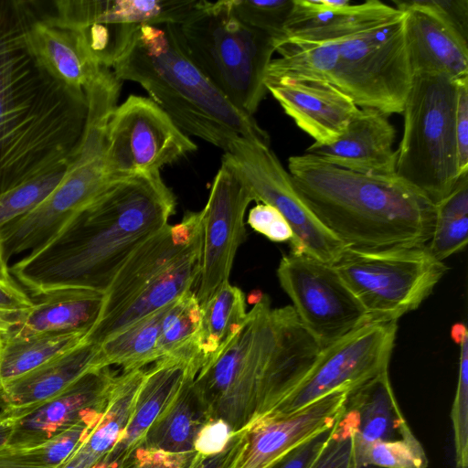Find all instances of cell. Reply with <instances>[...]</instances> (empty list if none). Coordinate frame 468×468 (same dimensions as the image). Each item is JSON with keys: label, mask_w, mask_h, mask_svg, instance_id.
Here are the masks:
<instances>
[{"label": "cell", "mask_w": 468, "mask_h": 468, "mask_svg": "<svg viewBox=\"0 0 468 468\" xmlns=\"http://www.w3.org/2000/svg\"><path fill=\"white\" fill-rule=\"evenodd\" d=\"M42 11L36 1L0 0V194L67 161L85 127V92L51 76L29 46Z\"/></svg>", "instance_id": "cell-1"}, {"label": "cell", "mask_w": 468, "mask_h": 468, "mask_svg": "<svg viewBox=\"0 0 468 468\" xmlns=\"http://www.w3.org/2000/svg\"><path fill=\"white\" fill-rule=\"evenodd\" d=\"M175 208L176 197L160 171L113 180L9 271L35 296L67 288L105 292L131 255L168 224Z\"/></svg>", "instance_id": "cell-2"}, {"label": "cell", "mask_w": 468, "mask_h": 468, "mask_svg": "<svg viewBox=\"0 0 468 468\" xmlns=\"http://www.w3.org/2000/svg\"><path fill=\"white\" fill-rule=\"evenodd\" d=\"M320 351L292 305L272 308L261 295L239 333L195 382L212 418L235 432L287 394Z\"/></svg>", "instance_id": "cell-3"}, {"label": "cell", "mask_w": 468, "mask_h": 468, "mask_svg": "<svg viewBox=\"0 0 468 468\" xmlns=\"http://www.w3.org/2000/svg\"><path fill=\"white\" fill-rule=\"evenodd\" d=\"M288 172L310 209L346 248H412L431 239L435 204L397 176L361 174L308 154L289 157Z\"/></svg>", "instance_id": "cell-4"}, {"label": "cell", "mask_w": 468, "mask_h": 468, "mask_svg": "<svg viewBox=\"0 0 468 468\" xmlns=\"http://www.w3.org/2000/svg\"><path fill=\"white\" fill-rule=\"evenodd\" d=\"M111 69L144 89L188 136L224 152L240 138L270 144L254 117L233 105L193 60L176 24L135 27Z\"/></svg>", "instance_id": "cell-5"}, {"label": "cell", "mask_w": 468, "mask_h": 468, "mask_svg": "<svg viewBox=\"0 0 468 468\" xmlns=\"http://www.w3.org/2000/svg\"><path fill=\"white\" fill-rule=\"evenodd\" d=\"M122 84L105 71L85 89V127L61 181L36 208L0 230L6 261L42 247L112 182L106 170L107 126Z\"/></svg>", "instance_id": "cell-6"}, {"label": "cell", "mask_w": 468, "mask_h": 468, "mask_svg": "<svg viewBox=\"0 0 468 468\" xmlns=\"http://www.w3.org/2000/svg\"><path fill=\"white\" fill-rule=\"evenodd\" d=\"M177 29L187 52L213 84L253 116L268 92L273 39L242 22L231 0H197Z\"/></svg>", "instance_id": "cell-7"}, {"label": "cell", "mask_w": 468, "mask_h": 468, "mask_svg": "<svg viewBox=\"0 0 468 468\" xmlns=\"http://www.w3.org/2000/svg\"><path fill=\"white\" fill-rule=\"evenodd\" d=\"M458 80L414 76L402 112L396 176L434 204L452 192L463 175L455 134Z\"/></svg>", "instance_id": "cell-8"}, {"label": "cell", "mask_w": 468, "mask_h": 468, "mask_svg": "<svg viewBox=\"0 0 468 468\" xmlns=\"http://www.w3.org/2000/svg\"><path fill=\"white\" fill-rule=\"evenodd\" d=\"M335 41L337 59L332 85L360 109L402 113L413 79L406 13L387 5Z\"/></svg>", "instance_id": "cell-9"}, {"label": "cell", "mask_w": 468, "mask_h": 468, "mask_svg": "<svg viewBox=\"0 0 468 468\" xmlns=\"http://www.w3.org/2000/svg\"><path fill=\"white\" fill-rule=\"evenodd\" d=\"M369 323L396 322L418 308L447 271L426 246L367 250L345 248L332 263Z\"/></svg>", "instance_id": "cell-10"}, {"label": "cell", "mask_w": 468, "mask_h": 468, "mask_svg": "<svg viewBox=\"0 0 468 468\" xmlns=\"http://www.w3.org/2000/svg\"><path fill=\"white\" fill-rule=\"evenodd\" d=\"M222 158L235 167L254 201L273 207L286 219L293 233L292 253L332 264L346 248L310 209L268 144L240 138Z\"/></svg>", "instance_id": "cell-11"}, {"label": "cell", "mask_w": 468, "mask_h": 468, "mask_svg": "<svg viewBox=\"0 0 468 468\" xmlns=\"http://www.w3.org/2000/svg\"><path fill=\"white\" fill-rule=\"evenodd\" d=\"M396 333V322L367 323L321 349L297 384L261 417L291 415L333 392L350 391L388 370Z\"/></svg>", "instance_id": "cell-12"}, {"label": "cell", "mask_w": 468, "mask_h": 468, "mask_svg": "<svg viewBox=\"0 0 468 468\" xmlns=\"http://www.w3.org/2000/svg\"><path fill=\"white\" fill-rule=\"evenodd\" d=\"M197 149V144L150 98L130 95L111 113L106 170L112 181L160 171Z\"/></svg>", "instance_id": "cell-13"}, {"label": "cell", "mask_w": 468, "mask_h": 468, "mask_svg": "<svg viewBox=\"0 0 468 468\" xmlns=\"http://www.w3.org/2000/svg\"><path fill=\"white\" fill-rule=\"evenodd\" d=\"M277 276L300 322L321 349L369 323L332 264L290 252L281 259Z\"/></svg>", "instance_id": "cell-14"}, {"label": "cell", "mask_w": 468, "mask_h": 468, "mask_svg": "<svg viewBox=\"0 0 468 468\" xmlns=\"http://www.w3.org/2000/svg\"><path fill=\"white\" fill-rule=\"evenodd\" d=\"M253 196L235 167L222 158L200 211L202 247L196 295L201 306L227 282L246 239L245 213Z\"/></svg>", "instance_id": "cell-15"}, {"label": "cell", "mask_w": 468, "mask_h": 468, "mask_svg": "<svg viewBox=\"0 0 468 468\" xmlns=\"http://www.w3.org/2000/svg\"><path fill=\"white\" fill-rule=\"evenodd\" d=\"M201 244L200 211L187 212L179 223L167 224L149 238L131 255L104 292V303L97 323L112 318L129 305Z\"/></svg>", "instance_id": "cell-16"}, {"label": "cell", "mask_w": 468, "mask_h": 468, "mask_svg": "<svg viewBox=\"0 0 468 468\" xmlns=\"http://www.w3.org/2000/svg\"><path fill=\"white\" fill-rule=\"evenodd\" d=\"M349 390L333 392L284 417H261L248 428V445L236 468H269L313 436L332 428L345 408Z\"/></svg>", "instance_id": "cell-17"}, {"label": "cell", "mask_w": 468, "mask_h": 468, "mask_svg": "<svg viewBox=\"0 0 468 468\" xmlns=\"http://www.w3.org/2000/svg\"><path fill=\"white\" fill-rule=\"evenodd\" d=\"M265 85L284 112L317 144L335 142L360 109L326 81L280 78L266 80Z\"/></svg>", "instance_id": "cell-18"}, {"label": "cell", "mask_w": 468, "mask_h": 468, "mask_svg": "<svg viewBox=\"0 0 468 468\" xmlns=\"http://www.w3.org/2000/svg\"><path fill=\"white\" fill-rule=\"evenodd\" d=\"M406 13V42L411 72L452 80L468 77V41L426 0L394 1Z\"/></svg>", "instance_id": "cell-19"}, {"label": "cell", "mask_w": 468, "mask_h": 468, "mask_svg": "<svg viewBox=\"0 0 468 468\" xmlns=\"http://www.w3.org/2000/svg\"><path fill=\"white\" fill-rule=\"evenodd\" d=\"M388 115L374 109H359L343 134L330 144H311L305 154L335 166L377 176H396V130Z\"/></svg>", "instance_id": "cell-20"}, {"label": "cell", "mask_w": 468, "mask_h": 468, "mask_svg": "<svg viewBox=\"0 0 468 468\" xmlns=\"http://www.w3.org/2000/svg\"><path fill=\"white\" fill-rule=\"evenodd\" d=\"M197 0H58L49 17L57 25L81 30L91 26L135 27L180 24Z\"/></svg>", "instance_id": "cell-21"}, {"label": "cell", "mask_w": 468, "mask_h": 468, "mask_svg": "<svg viewBox=\"0 0 468 468\" xmlns=\"http://www.w3.org/2000/svg\"><path fill=\"white\" fill-rule=\"evenodd\" d=\"M28 42L47 71L73 90L84 91L104 68L80 33L55 24L44 9L28 30Z\"/></svg>", "instance_id": "cell-22"}, {"label": "cell", "mask_w": 468, "mask_h": 468, "mask_svg": "<svg viewBox=\"0 0 468 468\" xmlns=\"http://www.w3.org/2000/svg\"><path fill=\"white\" fill-rule=\"evenodd\" d=\"M188 372L185 363L165 358L146 371L130 420L112 451L93 468H119L177 394Z\"/></svg>", "instance_id": "cell-23"}, {"label": "cell", "mask_w": 468, "mask_h": 468, "mask_svg": "<svg viewBox=\"0 0 468 468\" xmlns=\"http://www.w3.org/2000/svg\"><path fill=\"white\" fill-rule=\"evenodd\" d=\"M344 413L352 422L356 444L413 435L395 397L388 370L350 390Z\"/></svg>", "instance_id": "cell-24"}, {"label": "cell", "mask_w": 468, "mask_h": 468, "mask_svg": "<svg viewBox=\"0 0 468 468\" xmlns=\"http://www.w3.org/2000/svg\"><path fill=\"white\" fill-rule=\"evenodd\" d=\"M34 301V300H33ZM104 292L67 288L38 296L9 332L18 335L89 331L97 323Z\"/></svg>", "instance_id": "cell-25"}, {"label": "cell", "mask_w": 468, "mask_h": 468, "mask_svg": "<svg viewBox=\"0 0 468 468\" xmlns=\"http://www.w3.org/2000/svg\"><path fill=\"white\" fill-rule=\"evenodd\" d=\"M201 247L202 244L185 255L161 278L112 318L95 324L84 340L100 345L136 321L167 306L183 293L192 290L199 275Z\"/></svg>", "instance_id": "cell-26"}, {"label": "cell", "mask_w": 468, "mask_h": 468, "mask_svg": "<svg viewBox=\"0 0 468 468\" xmlns=\"http://www.w3.org/2000/svg\"><path fill=\"white\" fill-rule=\"evenodd\" d=\"M195 378L187 372L175 399L150 427L141 445L170 453L195 452L197 434L213 420Z\"/></svg>", "instance_id": "cell-27"}, {"label": "cell", "mask_w": 468, "mask_h": 468, "mask_svg": "<svg viewBox=\"0 0 468 468\" xmlns=\"http://www.w3.org/2000/svg\"><path fill=\"white\" fill-rule=\"evenodd\" d=\"M202 308L195 338L197 374L212 364L239 333L247 318L243 292L225 283Z\"/></svg>", "instance_id": "cell-28"}, {"label": "cell", "mask_w": 468, "mask_h": 468, "mask_svg": "<svg viewBox=\"0 0 468 468\" xmlns=\"http://www.w3.org/2000/svg\"><path fill=\"white\" fill-rule=\"evenodd\" d=\"M87 333H48L18 335L11 332L0 340V385L33 371L76 347Z\"/></svg>", "instance_id": "cell-29"}, {"label": "cell", "mask_w": 468, "mask_h": 468, "mask_svg": "<svg viewBox=\"0 0 468 468\" xmlns=\"http://www.w3.org/2000/svg\"><path fill=\"white\" fill-rule=\"evenodd\" d=\"M100 345L84 341L5 387L12 393L44 400L61 393L96 367Z\"/></svg>", "instance_id": "cell-30"}, {"label": "cell", "mask_w": 468, "mask_h": 468, "mask_svg": "<svg viewBox=\"0 0 468 468\" xmlns=\"http://www.w3.org/2000/svg\"><path fill=\"white\" fill-rule=\"evenodd\" d=\"M168 305L136 321L100 344L97 368L117 365L122 367L123 372H128L156 362L162 321Z\"/></svg>", "instance_id": "cell-31"}, {"label": "cell", "mask_w": 468, "mask_h": 468, "mask_svg": "<svg viewBox=\"0 0 468 468\" xmlns=\"http://www.w3.org/2000/svg\"><path fill=\"white\" fill-rule=\"evenodd\" d=\"M279 58L271 61L266 80L309 79L332 84L337 59L335 41H310L287 37L275 45Z\"/></svg>", "instance_id": "cell-32"}, {"label": "cell", "mask_w": 468, "mask_h": 468, "mask_svg": "<svg viewBox=\"0 0 468 468\" xmlns=\"http://www.w3.org/2000/svg\"><path fill=\"white\" fill-rule=\"evenodd\" d=\"M201 318L202 308L192 290L171 303L162 321L157 345L158 360L181 361L187 365L190 373L197 375L195 338Z\"/></svg>", "instance_id": "cell-33"}, {"label": "cell", "mask_w": 468, "mask_h": 468, "mask_svg": "<svg viewBox=\"0 0 468 468\" xmlns=\"http://www.w3.org/2000/svg\"><path fill=\"white\" fill-rule=\"evenodd\" d=\"M432 234L426 245L442 261L462 250L468 241V172L461 175L452 192L435 204Z\"/></svg>", "instance_id": "cell-34"}, {"label": "cell", "mask_w": 468, "mask_h": 468, "mask_svg": "<svg viewBox=\"0 0 468 468\" xmlns=\"http://www.w3.org/2000/svg\"><path fill=\"white\" fill-rule=\"evenodd\" d=\"M68 160L0 194V230L32 211L55 189L66 172Z\"/></svg>", "instance_id": "cell-35"}, {"label": "cell", "mask_w": 468, "mask_h": 468, "mask_svg": "<svg viewBox=\"0 0 468 468\" xmlns=\"http://www.w3.org/2000/svg\"><path fill=\"white\" fill-rule=\"evenodd\" d=\"M360 468H427L429 459L420 441L410 437L388 441L356 444Z\"/></svg>", "instance_id": "cell-36"}, {"label": "cell", "mask_w": 468, "mask_h": 468, "mask_svg": "<svg viewBox=\"0 0 468 468\" xmlns=\"http://www.w3.org/2000/svg\"><path fill=\"white\" fill-rule=\"evenodd\" d=\"M451 335L460 346L458 379L451 410L455 467L468 468V333L466 326L462 323L453 324Z\"/></svg>", "instance_id": "cell-37"}, {"label": "cell", "mask_w": 468, "mask_h": 468, "mask_svg": "<svg viewBox=\"0 0 468 468\" xmlns=\"http://www.w3.org/2000/svg\"><path fill=\"white\" fill-rule=\"evenodd\" d=\"M231 5L242 22L269 35L275 45L283 37L293 0H231Z\"/></svg>", "instance_id": "cell-38"}, {"label": "cell", "mask_w": 468, "mask_h": 468, "mask_svg": "<svg viewBox=\"0 0 468 468\" xmlns=\"http://www.w3.org/2000/svg\"><path fill=\"white\" fill-rule=\"evenodd\" d=\"M310 468H360L356 454L354 427L344 411Z\"/></svg>", "instance_id": "cell-39"}, {"label": "cell", "mask_w": 468, "mask_h": 468, "mask_svg": "<svg viewBox=\"0 0 468 468\" xmlns=\"http://www.w3.org/2000/svg\"><path fill=\"white\" fill-rule=\"evenodd\" d=\"M248 224L255 231L264 235L271 241H291L292 230L283 216L273 207L266 204H257L248 216Z\"/></svg>", "instance_id": "cell-40"}, {"label": "cell", "mask_w": 468, "mask_h": 468, "mask_svg": "<svg viewBox=\"0 0 468 468\" xmlns=\"http://www.w3.org/2000/svg\"><path fill=\"white\" fill-rule=\"evenodd\" d=\"M248 445V428L235 431L227 446L218 453L196 452L187 468H236Z\"/></svg>", "instance_id": "cell-41"}, {"label": "cell", "mask_w": 468, "mask_h": 468, "mask_svg": "<svg viewBox=\"0 0 468 468\" xmlns=\"http://www.w3.org/2000/svg\"><path fill=\"white\" fill-rule=\"evenodd\" d=\"M195 453H170L140 445L119 468H187Z\"/></svg>", "instance_id": "cell-42"}, {"label": "cell", "mask_w": 468, "mask_h": 468, "mask_svg": "<svg viewBox=\"0 0 468 468\" xmlns=\"http://www.w3.org/2000/svg\"><path fill=\"white\" fill-rule=\"evenodd\" d=\"M33 303L21 287L13 289L0 284V332L12 330Z\"/></svg>", "instance_id": "cell-43"}, {"label": "cell", "mask_w": 468, "mask_h": 468, "mask_svg": "<svg viewBox=\"0 0 468 468\" xmlns=\"http://www.w3.org/2000/svg\"><path fill=\"white\" fill-rule=\"evenodd\" d=\"M333 427L292 449L269 468H310L325 445Z\"/></svg>", "instance_id": "cell-44"}, {"label": "cell", "mask_w": 468, "mask_h": 468, "mask_svg": "<svg viewBox=\"0 0 468 468\" xmlns=\"http://www.w3.org/2000/svg\"><path fill=\"white\" fill-rule=\"evenodd\" d=\"M455 134L459 170L463 174L468 172V77L458 80Z\"/></svg>", "instance_id": "cell-45"}, {"label": "cell", "mask_w": 468, "mask_h": 468, "mask_svg": "<svg viewBox=\"0 0 468 468\" xmlns=\"http://www.w3.org/2000/svg\"><path fill=\"white\" fill-rule=\"evenodd\" d=\"M233 434L234 431L227 422L213 419L197 434L194 450L203 455L218 453L227 446Z\"/></svg>", "instance_id": "cell-46"}, {"label": "cell", "mask_w": 468, "mask_h": 468, "mask_svg": "<svg viewBox=\"0 0 468 468\" xmlns=\"http://www.w3.org/2000/svg\"><path fill=\"white\" fill-rule=\"evenodd\" d=\"M428 5L465 40L468 41L467 0H426Z\"/></svg>", "instance_id": "cell-47"}, {"label": "cell", "mask_w": 468, "mask_h": 468, "mask_svg": "<svg viewBox=\"0 0 468 468\" xmlns=\"http://www.w3.org/2000/svg\"><path fill=\"white\" fill-rule=\"evenodd\" d=\"M0 284L8 288H20L11 276V272L7 266V261L5 258V251L2 238L0 236Z\"/></svg>", "instance_id": "cell-48"}, {"label": "cell", "mask_w": 468, "mask_h": 468, "mask_svg": "<svg viewBox=\"0 0 468 468\" xmlns=\"http://www.w3.org/2000/svg\"><path fill=\"white\" fill-rule=\"evenodd\" d=\"M65 468H80L76 463L67 465Z\"/></svg>", "instance_id": "cell-49"}, {"label": "cell", "mask_w": 468, "mask_h": 468, "mask_svg": "<svg viewBox=\"0 0 468 468\" xmlns=\"http://www.w3.org/2000/svg\"><path fill=\"white\" fill-rule=\"evenodd\" d=\"M4 333L0 332V339L2 338Z\"/></svg>", "instance_id": "cell-50"}]
</instances>
